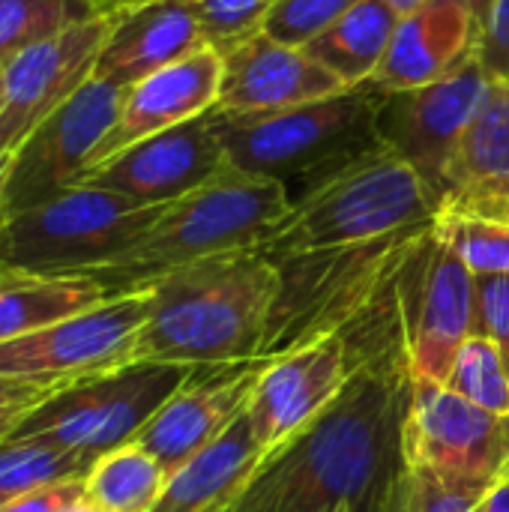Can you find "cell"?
<instances>
[{"label": "cell", "mask_w": 509, "mask_h": 512, "mask_svg": "<svg viewBox=\"0 0 509 512\" xmlns=\"http://www.w3.org/2000/svg\"><path fill=\"white\" fill-rule=\"evenodd\" d=\"M408 399L405 354H369L339 399L264 459L231 512H384L405 471Z\"/></svg>", "instance_id": "obj_1"}, {"label": "cell", "mask_w": 509, "mask_h": 512, "mask_svg": "<svg viewBox=\"0 0 509 512\" xmlns=\"http://www.w3.org/2000/svg\"><path fill=\"white\" fill-rule=\"evenodd\" d=\"M141 291L147 324L135 363L210 369L270 357L285 279L261 252L216 255L171 270Z\"/></svg>", "instance_id": "obj_2"}, {"label": "cell", "mask_w": 509, "mask_h": 512, "mask_svg": "<svg viewBox=\"0 0 509 512\" xmlns=\"http://www.w3.org/2000/svg\"><path fill=\"white\" fill-rule=\"evenodd\" d=\"M435 216L438 204L420 174L381 138L351 162L315 177L255 252L279 267L363 249L426 228Z\"/></svg>", "instance_id": "obj_3"}, {"label": "cell", "mask_w": 509, "mask_h": 512, "mask_svg": "<svg viewBox=\"0 0 509 512\" xmlns=\"http://www.w3.org/2000/svg\"><path fill=\"white\" fill-rule=\"evenodd\" d=\"M291 210L288 186L255 177L231 162L201 189L171 201L162 216L111 264L90 273L108 294L135 291L171 270L258 249L270 228Z\"/></svg>", "instance_id": "obj_4"}, {"label": "cell", "mask_w": 509, "mask_h": 512, "mask_svg": "<svg viewBox=\"0 0 509 512\" xmlns=\"http://www.w3.org/2000/svg\"><path fill=\"white\" fill-rule=\"evenodd\" d=\"M384 99L363 84L282 111H213V123L234 168L288 183L291 177H321L375 147Z\"/></svg>", "instance_id": "obj_5"}, {"label": "cell", "mask_w": 509, "mask_h": 512, "mask_svg": "<svg viewBox=\"0 0 509 512\" xmlns=\"http://www.w3.org/2000/svg\"><path fill=\"white\" fill-rule=\"evenodd\" d=\"M165 207H147L96 186H75L9 216L0 234V267L45 276H90L120 258Z\"/></svg>", "instance_id": "obj_6"}, {"label": "cell", "mask_w": 509, "mask_h": 512, "mask_svg": "<svg viewBox=\"0 0 509 512\" xmlns=\"http://www.w3.org/2000/svg\"><path fill=\"white\" fill-rule=\"evenodd\" d=\"M192 372L168 363H132L99 378L75 381L45 399L12 438H39L93 465L105 453L132 444Z\"/></svg>", "instance_id": "obj_7"}, {"label": "cell", "mask_w": 509, "mask_h": 512, "mask_svg": "<svg viewBox=\"0 0 509 512\" xmlns=\"http://www.w3.org/2000/svg\"><path fill=\"white\" fill-rule=\"evenodd\" d=\"M399 318L411 378L447 384L456 354L474 336V273L432 225L408 246Z\"/></svg>", "instance_id": "obj_8"}, {"label": "cell", "mask_w": 509, "mask_h": 512, "mask_svg": "<svg viewBox=\"0 0 509 512\" xmlns=\"http://www.w3.org/2000/svg\"><path fill=\"white\" fill-rule=\"evenodd\" d=\"M405 465L459 486H498L509 477V417L489 414L444 384L411 378Z\"/></svg>", "instance_id": "obj_9"}, {"label": "cell", "mask_w": 509, "mask_h": 512, "mask_svg": "<svg viewBox=\"0 0 509 512\" xmlns=\"http://www.w3.org/2000/svg\"><path fill=\"white\" fill-rule=\"evenodd\" d=\"M144 324L147 294L141 288L111 294L93 309L0 342V375L75 384L117 372L135 363V345Z\"/></svg>", "instance_id": "obj_10"}, {"label": "cell", "mask_w": 509, "mask_h": 512, "mask_svg": "<svg viewBox=\"0 0 509 512\" xmlns=\"http://www.w3.org/2000/svg\"><path fill=\"white\" fill-rule=\"evenodd\" d=\"M123 96V87L90 78L12 150L6 174L9 216L39 207L81 183L99 144L117 123Z\"/></svg>", "instance_id": "obj_11"}, {"label": "cell", "mask_w": 509, "mask_h": 512, "mask_svg": "<svg viewBox=\"0 0 509 512\" xmlns=\"http://www.w3.org/2000/svg\"><path fill=\"white\" fill-rule=\"evenodd\" d=\"M360 354L342 330L318 333L270 354L246 417L267 456L297 438L348 387Z\"/></svg>", "instance_id": "obj_12"}, {"label": "cell", "mask_w": 509, "mask_h": 512, "mask_svg": "<svg viewBox=\"0 0 509 512\" xmlns=\"http://www.w3.org/2000/svg\"><path fill=\"white\" fill-rule=\"evenodd\" d=\"M489 84L492 78L477 48L450 75L384 99L381 138L396 147L405 162L420 174L435 204L441 201L450 159L462 135L474 123L489 93Z\"/></svg>", "instance_id": "obj_13"}, {"label": "cell", "mask_w": 509, "mask_h": 512, "mask_svg": "<svg viewBox=\"0 0 509 512\" xmlns=\"http://www.w3.org/2000/svg\"><path fill=\"white\" fill-rule=\"evenodd\" d=\"M225 165L228 156L210 111L114 153L102 165L90 168L78 186L108 189L138 204L159 207L201 189Z\"/></svg>", "instance_id": "obj_14"}, {"label": "cell", "mask_w": 509, "mask_h": 512, "mask_svg": "<svg viewBox=\"0 0 509 512\" xmlns=\"http://www.w3.org/2000/svg\"><path fill=\"white\" fill-rule=\"evenodd\" d=\"M108 36V18L72 24L6 60V102L0 111V144L15 150L51 111L93 78Z\"/></svg>", "instance_id": "obj_15"}, {"label": "cell", "mask_w": 509, "mask_h": 512, "mask_svg": "<svg viewBox=\"0 0 509 512\" xmlns=\"http://www.w3.org/2000/svg\"><path fill=\"white\" fill-rule=\"evenodd\" d=\"M267 363L270 357H258L231 366L195 369L138 432L135 444H141L171 477L246 414Z\"/></svg>", "instance_id": "obj_16"}, {"label": "cell", "mask_w": 509, "mask_h": 512, "mask_svg": "<svg viewBox=\"0 0 509 512\" xmlns=\"http://www.w3.org/2000/svg\"><path fill=\"white\" fill-rule=\"evenodd\" d=\"M222 87L213 111L219 114H261L306 105L345 87L306 48L285 45L264 30L219 51Z\"/></svg>", "instance_id": "obj_17"}, {"label": "cell", "mask_w": 509, "mask_h": 512, "mask_svg": "<svg viewBox=\"0 0 509 512\" xmlns=\"http://www.w3.org/2000/svg\"><path fill=\"white\" fill-rule=\"evenodd\" d=\"M102 15L108 36L93 78L123 90L207 45L189 0H102Z\"/></svg>", "instance_id": "obj_18"}, {"label": "cell", "mask_w": 509, "mask_h": 512, "mask_svg": "<svg viewBox=\"0 0 509 512\" xmlns=\"http://www.w3.org/2000/svg\"><path fill=\"white\" fill-rule=\"evenodd\" d=\"M219 87H222V54L213 45H204L189 57L141 78L126 90L117 123L99 144L90 168L102 165L114 153L150 135H159L165 129L210 114L219 102Z\"/></svg>", "instance_id": "obj_19"}, {"label": "cell", "mask_w": 509, "mask_h": 512, "mask_svg": "<svg viewBox=\"0 0 509 512\" xmlns=\"http://www.w3.org/2000/svg\"><path fill=\"white\" fill-rule=\"evenodd\" d=\"M480 48V24L465 0H429L399 18L390 48L369 87L384 96L408 93L450 75Z\"/></svg>", "instance_id": "obj_20"}, {"label": "cell", "mask_w": 509, "mask_h": 512, "mask_svg": "<svg viewBox=\"0 0 509 512\" xmlns=\"http://www.w3.org/2000/svg\"><path fill=\"white\" fill-rule=\"evenodd\" d=\"M438 213L509 225V81L489 84L474 123L450 159Z\"/></svg>", "instance_id": "obj_21"}, {"label": "cell", "mask_w": 509, "mask_h": 512, "mask_svg": "<svg viewBox=\"0 0 509 512\" xmlns=\"http://www.w3.org/2000/svg\"><path fill=\"white\" fill-rule=\"evenodd\" d=\"M264 459L267 453L243 414L168 477L153 512H231L264 468Z\"/></svg>", "instance_id": "obj_22"}, {"label": "cell", "mask_w": 509, "mask_h": 512, "mask_svg": "<svg viewBox=\"0 0 509 512\" xmlns=\"http://www.w3.org/2000/svg\"><path fill=\"white\" fill-rule=\"evenodd\" d=\"M108 297V288L90 276H45L0 267V342L72 318Z\"/></svg>", "instance_id": "obj_23"}, {"label": "cell", "mask_w": 509, "mask_h": 512, "mask_svg": "<svg viewBox=\"0 0 509 512\" xmlns=\"http://www.w3.org/2000/svg\"><path fill=\"white\" fill-rule=\"evenodd\" d=\"M396 27L399 15L387 0H360L336 24L318 33L306 51L345 87H363L378 72Z\"/></svg>", "instance_id": "obj_24"}, {"label": "cell", "mask_w": 509, "mask_h": 512, "mask_svg": "<svg viewBox=\"0 0 509 512\" xmlns=\"http://www.w3.org/2000/svg\"><path fill=\"white\" fill-rule=\"evenodd\" d=\"M81 483L84 504L96 512H153L168 471L132 441L96 459Z\"/></svg>", "instance_id": "obj_25"}, {"label": "cell", "mask_w": 509, "mask_h": 512, "mask_svg": "<svg viewBox=\"0 0 509 512\" xmlns=\"http://www.w3.org/2000/svg\"><path fill=\"white\" fill-rule=\"evenodd\" d=\"M87 471L90 462L78 453L39 438H9L0 444V507L45 486L84 480Z\"/></svg>", "instance_id": "obj_26"}, {"label": "cell", "mask_w": 509, "mask_h": 512, "mask_svg": "<svg viewBox=\"0 0 509 512\" xmlns=\"http://www.w3.org/2000/svg\"><path fill=\"white\" fill-rule=\"evenodd\" d=\"M99 15L102 0H0V60Z\"/></svg>", "instance_id": "obj_27"}, {"label": "cell", "mask_w": 509, "mask_h": 512, "mask_svg": "<svg viewBox=\"0 0 509 512\" xmlns=\"http://www.w3.org/2000/svg\"><path fill=\"white\" fill-rule=\"evenodd\" d=\"M444 387L489 414L509 417V363L486 336H471L462 345Z\"/></svg>", "instance_id": "obj_28"}, {"label": "cell", "mask_w": 509, "mask_h": 512, "mask_svg": "<svg viewBox=\"0 0 509 512\" xmlns=\"http://www.w3.org/2000/svg\"><path fill=\"white\" fill-rule=\"evenodd\" d=\"M432 228L474 276H509V225L480 216L438 213Z\"/></svg>", "instance_id": "obj_29"}, {"label": "cell", "mask_w": 509, "mask_h": 512, "mask_svg": "<svg viewBox=\"0 0 509 512\" xmlns=\"http://www.w3.org/2000/svg\"><path fill=\"white\" fill-rule=\"evenodd\" d=\"M495 486H459L429 471H402L384 512H477Z\"/></svg>", "instance_id": "obj_30"}, {"label": "cell", "mask_w": 509, "mask_h": 512, "mask_svg": "<svg viewBox=\"0 0 509 512\" xmlns=\"http://www.w3.org/2000/svg\"><path fill=\"white\" fill-rule=\"evenodd\" d=\"M360 0H276L261 30L285 45L306 48L318 33L336 24Z\"/></svg>", "instance_id": "obj_31"}, {"label": "cell", "mask_w": 509, "mask_h": 512, "mask_svg": "<svg viewBox=\"0 0 509 512\" xmlns=\"http://www.w3.org/2000/svg\"><path fill=\"white\" fill-rule=\"evenodd\" d=\"M276 0H189L204 42L225 51L258 33Z\"/></svg>", "instance_id": "obj_32"}, {"label": "cell", "mask_w": 509, "mask_h": 512, "mask_svg": "<svg viewBox=\"0 0 509 512\" xmlns=\"http://www.w3.org/2000/svg\"><path fill=\"white\" fill-rule=\"evenodd\" d=\"M63 387H69V381L0 375V444L9 441L21 429V423Z\"/></svg>", "instance_id": "obj_33"}, {"label": "cell", "mask_w": 509, "mask_h": 512, "mask_svg": "<svg viewBox=\"0 0 509 512\" xmlns=\"http://www.w3.org/2000/svg\"><path fill=\"white\" fill-rule=\"evenodd\" d=\"M474 336L492 339L509 363V276H474Z\"/></svg>", "instance_id": "obj_34"}, {"label": "cell", "mask_w": 509, "mask_h": 512, "mask_svg": "<svg viewBox=\"0 0 509 512\" xmlns=\"http://www.w3.org/2000/svg\"><path fill=\"white\" fill-rule=\"evenodd\" d=\"M480 57L492 81H509V0H495L480 30Z\"/></svg>", "instance_id": "obj_35"}, {"label": "cell", "mask_w": 509, "mask_h": 512, "mask_svg": "<svg viewBox=\"0 0 509 512\" xmlns=\"http://www.w3.org/2000/svg\"><path fill=\"white\" fill-rule=\"evenodd\" d=\"M81 498H84V483L69 480V483H57V486L27 492V495L15 498L9 504H3L0 512H66Z\"/></svg>", "instance_id": "obj_36"}, {"label": "cell", "mask_w": 509, "mask_h": 512, "mask_svg": "<svg viewBox=\"0 0 509 512\" xmlns=\"http://www.w3.org/2000/svg\"><path fill=\"white\" fill-rule=\"evenodd\" d=\"M9 159H12V150L6 144H0V234L9 222V207H6V174H9Z\"/></svg>", "instance_id": "obj_37"}, {"label": "cell", "mask_w": 509, "mask_h": 512, "mask_svg": "<svg viewBox=\"0 0 509 512\" xmlns=\"http://www.w3.org/2000/svg\"><path fill=\"white\" fill-rule=\"evenodd\" d=\"M477 512H509V477L507 480H501V483L486 495V501L480 504V510Z\"/></svg>", "instance_id": "obj_38"}, {"label": "cell", "mask_w": 509, "mask_h": 512, "mask_svg": "<svg viewBox=\"0 0 509 512\" xmlns=\"http://www.w3.org/2000/svg\"><path fill=\"white\" fill-rule=\"evenodd\" d=\"M465 3H468V9L474 12V21L480 24V30H483V24H486L489 12H492V6H495V0H465Z\"/></svg>", "instance_id": "obj_39"}, {"label": "cell", "mask_w": 509, "mask_h": 512, "mask_svg": "<svg viewBox=\"0 0 509 512\" xmlns=\"http://www.w3.org/2000/svg\"><path fill=\"white\" fill-rule=\"evenodd\" d=\"M393 9H396V15L399 18H405V15H411V12H417L420 6H426L429 0H387Z\"/></svg>", "instance_id": "obj_40"}, {"label": "cell", "mask_w": 509, "mask_h": 512, "mask_svg": "<svg viewBox=\"0 0 509 512\" xmlns=\"http://www.w3.org/2000/svg\"><path fill=\"white\" fill-rule=\"evenodd\" d=\"M6 102V60H0V111Z\"/></svg>", "instance_id": "obj_41"}, {"label": "cell", "mask_w": 509, "mask_h": 512, "mask_svg": "<svg viewBox=\"0 0 509 512\" xmlns=\"http://www.w3.org/2000/svg\"><path fill=\"white\" fill-rule=\"evenodd\" d=\"M66 512H96V510H93V507H87V504H84V498H81L78 504H72Z\"/></svg>", "instance_id": "obj_42"}]
</instances>
